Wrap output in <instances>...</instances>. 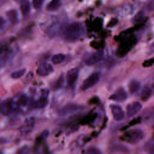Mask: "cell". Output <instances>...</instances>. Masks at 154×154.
Returning a JSON list of instances; mask_svg holds the SVG:
<instances>
[{"label":"cell","mask_w":154,"mask_h":154,"mask_svg":"<svg viewBox=\"0 0 154 154\" xmlns=\"http://www.w3.org/2000/svg\"><path fill=\"white\" fill-rule=\"evenodd\" d=\"M79 109V105L75 103H68L57 110V113L61 116H67L76 112Z\"/></svg>","instance_id":"6"},{"label":"cell","mask_w":154,"mask_h":154,"mask_svg":"<svg viewBox=\"0 0 154 154\" xmlns=\"http://www.w3.org/2000/svg\"><path fill=\"white\" fill-rule=\"evenodd\" d=\"M66 59V56L63 54H57L52 56V62L54 64H59L62 63Z\"/></svg>","instance_id":"21"},{"label":"cell","mask_w":154,"mask_h":154,"mask_svg":"<svg viewBox=\"0 0 154 154\" xmlns=\"http://www.w3.org/2000/svg\"><path fill=\"white\" fill-rule=\"evenodd\" d=\"M28 102V98L25 94H22L19 96L17 100V105L20 106H25Z\"/></svg>","instance_id":"22"},{"label":"cell","mask_w":154,"mask_h":154,"mask_svg":"<svg viewBox=\"0 0 154 154\" xmlns=\"http://www.w3.org/2000/svg\"><path fill=\"white\" fill-rule=\"evenodd\" d=\"M1 113L4 116H8L12 111V101L10 99L3 100L1 103Z\"/></svg>","instance_id":"13"},{"label":"cell","mask_w":154,"mask_h":154,"mask_svg":"<svg viewBox=\"0 0 154 154\" xmlns=\"http://www.w3.org/2000/svg\"><path fill=\"white\" fill-rule=\"evenodd\" d=\"M6 16L8 19L13 25H16L19 22L18 13L16 10L11 9L6 13Z\"/></svg>","instance_id":"14"},{"label":"cell","mask_w":154,"mask_h":154,"mask_svg":"<svg viewBox=\"0 0 154 154\" xmlns=\"http://www.w3.org/2000/svg\"><path fill=\"white\" fill-rule=\"evenodd\" d=\"M61 4V0H51L46 6V10L49 11H54L59 8Z\"/></svg>","instance_id":"20"},{"label":"cell","mask_w":154,"mask_h":154,"mask_svg":"<svg viewBox=\"0 0 154 154\" xmlns=\"http://www.w3.org/2000/svg\"><path fill=\"white\" fill-rule=\"evenodd\" d=\"M79 73V69L78 67L72 68L67 72L66 81L69 86H73L78 80Z\"/></svg>","instance_id":"8"},{"label":"cell","mask_w":154,"mask_h":154,"mask_svg":"<svg viewBox=\"0 0 154 154\" xmlns=\"http://www.w3.org/2000/svg\"><path fill=\"white\" fill-rule=\"evenodd\" d=\"M35 123V120L34 117H29L26 118L19 129L20 134L26 135L30 134L34 128Z\"/></svg>","instance_id":"4"},{"label":"cell","mask_w":154,"mask_h":154,"mask_svg":"<svg viewBox=\"0 0 154 154\" xmlns=\"http://www.w3.org/2000/svg\"><path fill=\"white\" fill-rule=\"evenodd\" d=\"M63 76H60L57 81H55L54 84L52 85V88L54 90H57L60 88L62 86V84H63Z\"/></svg>","instance_id":"25"},{"label":"cell","mask_w":154,"mask_h":154,"mask_svg":"<svg viewBox=\"0 0 154 154\" xmlns=\"http://www.w3.org/2000/svg\"><path fill=\"white\" fill-rule=\"evenodd\" d=\"M151 94L152 89L149 86H144L141 90L140 93V99L141 100L145 102L150 97Z\"/></svg>","instance_id":"18"},{"label":"cell","mask_w":154,"mask_h":154,"mask_svg":"<svg viewBox=\"0 0 154 154\" xmlns=\"http://www.w3.org/2000/svg\"><path fill=\"white\" fill-rule=\"evenodd\" d=\"M142 108V105L138 102H134L129 103L126 106V116L132 117L136 115Z\"/></svg>","instance_id":"12"},{"label":"cell","mask_w":154,"mask_h":154,"mask_svg":"<svg viewBox=\"0 0 154 154\" xmlns=\"http://www.w3.org/2000/svg\"><path fill=\"white\" fill-rule=\"evenodd\" d=\"M153 45H154V42H153Z\"/></svg>","instance_id":"30"},{"label":"cell","mask_w":154,"mask_h":154,"mask_svg":"<svg viewBox=\"0 0 154 154\" xmlns=\"http://www.w3.org/2000/svg\"><path fill=\"white\" fill-rule=\"evenodd\" d=\"M49 135V131L46 129L45 131H43L40 135V138L41 140H45L48 138Z\"/></svg>","instance_id":"28"},{"label":"cell","mask_w":154,"mask_h":154,"mask_svg":"<svg viewBox=\"0 0 154 154\" xmlns=\"http://www.w3.org/2000/svg\"><path fill=\"white\" fill-rule=\"evenodd\" d=\"M110 149L111 152H114V153H129V149L127 147L120 144H116L113 145Z\"/></svg>","instance_id":"19"},{"label":"cell","mask_w":154,"mask_h":154,"mask_svg":"<svg viewBox=\"0 0 154 154\" xmlns=\"http://www.w3.org/2000/svg\"><path fill=\"white\" fill-rule=\"evenodd\" d=\"M85 32V29L82 23L78 22H73L63 28V38L69 43L75 42L81 39Z\"/></svg>","instance_id":"1"},{"label":"cell","mask_w":154,"mask_h":154,"mask_svg":"<svg viewBox=\"0 0 154 154\" xmlns=\"http://www.w3.org/2000/svg\"><path fill=\"white\" fill-rule=\"evenodd\" d=\"M128 94L126 90L123 88L120 87L109 97V99L117 102H123L126 100Z\"/></svg>","instance_id":"9"},{"label":"cell","mask_w":154,"mask_h":154,"mask_svg":"<svg viewBox=\"0 0 154 154\" xmlns=\"http://www.w3.org/2000/svg\"><path fill=\"white\" fill-rule=\"evenodd\" d=\"M104 57V52L102 50L97 51L85 59V64L87 66H93L101 61Z\"/></svg>","instance_id":"5"},{"label":"cell","mask_w":154,"mask_h":154,"mask_svg":"<svg viewBox=\"0 0 154 154\" xmlns=\"http://www.w3.org/2000/svg\"><path fill=\"white\" fill-rule=\"evenodd\" d=\"M141 87V84L140 82L136 80V79H132L130 81L129 84V91L130 93L131 94H135L136 93L139 89Z\"/></svg>","instance_id":"17"},{"label":"cell","mask_w":154,"mask_h":154,"mask_svg":"<svg viewBox=\"0 0 154 154\" xmlns=\"http://www.w3.org/2000/svg\"><path fill=\"white\" fill-rule=\"evenodd\" d=\"M20 9L23 17H27L31 11V5L29 2L26 0L22 1L20 3Z\"/></svg>","instance_id":"15"},{"label":"cell","mask_w":154,"mask_h":154,"mask_svg":"<svg viewBox=\"0 0 154 154\" xmlns=\"http://www.w3.org/2000/svg\"><path fill=\"white\" fill-rule=\"evenodd\" d=\"M144 133L140 129H134L126 132L123 137V140L131 144H136L144 138Z\"/></svg>","instance_id":"2"},{"label":"cell","mask_w":154,"mask_h":154,"mask_svg":"<svg viewBox=\"0 0 154 154\" xmlns=\"http://www.w3.org/2000/svg\"><path fill=\"white\" fill-rule=\"evenodd\" d=\"M42 1L43 0H32V4L34 8L35 9L39 8L42 5Z\"/></svg>","instance_id":"27"},{"label":"cell","mask_w":154,"mask_h":154,"mask_svg":"<svg viewBox=\"0 0 154 154\" xmlns=\"http://www.w3.org/2000/svg\"><path fill=\"white\" fill-rule=\"evenodd\" d=\"M100 76L101 73L100 72H94L92 73L84 81L81 86V90L82 91H85L93 87L99 82Z\"/></svg>","instance_id":"3"},{"label":"cell","mask_w":154,"mask_h":154,"mask_svg":"<svg viewBox=\"0 0 154 154\" xmlns=\"http://www.w3.org/2000/svg\"><path fill=\"white\" fill-rule=\"evenodd\" d=\"M48 103V96L42 95L41 97L38 99H37L34 103V107L35 108L42 109L45 108L47 106Z\"/></svg>","instance_id":"16"},{"label":"cell","mask_w":154,"mask_h":154,"mask_svg":"<svg viewBox=\"0 0 154 154\" xmlns=\"http://www.w3.org/2000/svg\"><path fill=\"white\" fill-rule=\"evenodd\" d=\"M109 107L114 120L119 122L125 118V112L120 106L118 105L111 104L110 105Z\"/></svg>","instance_id":"10"},{"label":"cell","mask_w":154,"mask_h":154,"mask_svg":"<svg viewBox=\"0 0 154 154\" xmlns=\"http://www.w3.org/2000/svg\"><path fill=\"white\" fill-rule=\"evenodd\" d=\"M26 69L25 68H23V69H19L18 70L14 71L11 73L10 76L13 79H19L24 75V74L26 72Z\"/></svg>","instance_id":"23"},{"label":"cell","mask_w":154,"mask_h":154,"mask_svg":"<svg viewBox=\"0 0 154 154\" xmlns=\"http://www.w3.org/2000/svg\"><path fill=\"white\" fill-rule=\"evenodd\" d=\"M86 153H88V154H98V153H101L102 152L97 148L95 147H88L87 150H86Z\"/></svg>","instance_id":"26"},{"label":"cell","mask_w":154,"mask_h":154,"mask_svg":"<svg viewBox=\"0 0 154 154\" xmlns=\"http://www.w3.org/2000/svg\"><path fill=\"white\" fill-rule=\"evenodd\" d=\"M4 24H5V21H4V19L1 17V22H0V25H1V30L3 29V26H4Z\"/></svg>","instance_id":"29"},{"label":"cell","mask_w":154,"mask_h":154,"mask_svg":"<svg viewBox=\"0 0 154 154\" xmlns=\"http://www.w3.org/2000/svg\"><path fill=\"white\" fill-rule=\"evenodd\" d=\"M144 149L148 153H154V140H151L146 143Z\"/></svg>","instance_id":"24"},{"label":"cell","mask_w":154,"mask_h":154,"mask_svg":"<svg viewBox=\"0 0 154 154\" xmlns=\"http://www.w3.org/2000/svg\"><path fill=\"white\" fill-rule=\"evenodd\" d=\"M54 68L52 66L46 62L41 63L36 70L37 74L40 76H46L52 73Z\"/></svg>","instance_id":"7"},{"label":"cell","mask_w":154,"mask_h":154,"mask_svg":"<svg viewBox=\"0 0 154 154\" xmlns=\"http://www.w3.org/2000/svg\"><path fill=\"white\" fill-rule=\"evenodd\" d=\"M63 29L62 25L59 22H54L51 23L46 31V34L50 37H54L59 34Z\"/></svg>","instance_id":"11"}]
</instances>
